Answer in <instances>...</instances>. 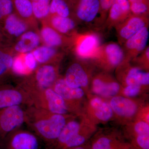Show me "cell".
Returning a JSON list of instances; mask_svg holds the SVG:
<instances>
[{
    "mask_svg": "<svg viewBox=\"0 0 149 149\" xmlns=\"http://www.w3.org/2000/svg\"><path fill=\"white\" fill-rule=\"evenodd\" d=\"M110 104L112 109L120 116L130 117L134 115L137 111L136 104L123 97H114L112 99Z\"/></svg>",
    "mask_w": 149,
    "mask_h": 149,
    "instance_id": "obj_12",
    "label": "cell"
},
{
    "mask_svg": "<svg viewBox=\"0 0 149 149\" xmlns=\"http://www.w3.org/2000/svg\"><path fill=\"white\" fill-rule=\"evenodd\" d=\"M149 37L148 25L142 28L124 43L123 48L125 58L135 57L147 47Z\"/></svg>",
    "mask_w": 149,
    "mask_h": 149,
    "instance_id": "obj_4",
    "label": "cell"
},
{
    "mask_svg": "<svg viewBox=\"0 0 149 149\" xmlns=\"http://www.w3.org/2000/svg\"><path fill=\"white\" fill-rule=\"evenodd\" d=\"M131 13L135 15L149 14V0H128Z\"/></svg>",
    "mask_w": 149,
    "mask_h": 149,
    "instance_id": "obj_29",
    "label": "cell"
},
{
    "mask_svg": "<svg viewBox=\"0 0 149 149\" xmlns=\"http://www.w3.org/2000/svg\"><path fill=\"white\" fill-rule=\"evenodd\" d=\"M68 0H51L49 14L63 17H69L70 9L68 3Z\"/></svg>",
    "mask_w": 149,
    "mask_h": 149,
    "instance_id": "obj_27",
    "label": "cell"
},
{
    "mask_svg": "<svg viewBox=\"0 0 149 149\" xmlns=\"http://www.w3.org/2000/svg\"><path fill=\"white\" fill-rule=\"evenodd\" d=\"M71 2L75 16L83 22H92L99 15V0H71Z\"/></svg>",
    "mask_w": 149,
    "mask_h": 149,
    "instance_id": "obj_3",
    "label": "cell"
},
{
    "mask_svg": "<svg viewBox=\"0 0 149 149\" xmlns=\"http://www.w3.org/2000/svg\"><path fill=\"white\" fill-rule=\"evenodd\" d=\"M41 37L46 45L49 47H61L64 43V39L60 34L49 26L43 27L41 31Z\"/></svg>",
    "mask_w": 149,
    "mask_h": 149,
    "instance_id": "obj_18",
    "label": "cell"
},
{
    "mask_svg": "<svg viewBox=\"0 0 149 149\" xmlns=\"http://www.w3.org/2000/svg\"><path fill=\"white\" fill-rule=\"evenodd\" d=\"M128 0H116L110 9L107 21L110 25L117 26L131 14Z\"/></svg>",
    "mask_w": 149,
    "mask_h": 149,
    "instance_id": "obj_8",
    "label": "cell"
},
{
    "mask_svg": "<svg viewBox=\"0 0 149 149\" xmlns=\"http://www.w3.org/2000/svg\"><path fill=\"white\" fill-rule=\"evenodd\" d=\"M64 80L68 85L74 88L85 87L88 83V75L78 63H73L68 68Z\"/></svg>",
    "mask_w": 149,
    "mask_h": 149,
    "instance_id": "obj_9",
    "label": "cell"
},
{
    "mask_svg": "<svg viewBox=\"0 0 149 149\" xmlns=\"http://www.w3.org/2000/svg\"><path fill=\"white\" fill-rule=\"evenodd\" d=\"M30 1H32H32H38V0H30Z\"/></svg>",
    "mask_w": 149,
    "mask_h": 149,
    "instance_id": "obj_37",
    "label": "cell"
},
{
    "mask_svg": "<svg viewBox=\"0 0 149 149\" xmlns=\"http://www.w3.org/2000/svg\"><path fill=\"white\" fill-rule=\"evenodd\" d=\"M3 35L2 34L1 31V28H0V45L2 43V41L3 40Z\"/></svg>",
    "mask_w": 149,
    "mask_h": 149,
    "instance_id": "obj_35",
    "label": "cell"
},
{
    "mask_svg": "<svg viewBox=\"0 0 149 149\" xmlns=\"http://www.w3.org/2000/svg\"><path fill=\"white\" fill-rule=\"evenodd\" d=\"M71 149H85V148L84 147L80 146L76 147V148H73Z\"/></svg>",
    "mask_w": 149,
    "mask_h": 149,
    "instance_id": "obj_36",
    "label": "cell"
},
{
    "mask_svg": "<svg viewBox=\"0 0 149 149\" xmlns=\"http://www.w3.org/2000/svg\"><path fill=\"white\" fill-rule=\"evenodd\" d=\"M2 34L15 37H19L26 32L27 25L16 14L12 13L0 23Z\"/></svg>",
    "mask_w": 149,
    "mask_h": 149,
    "instance_id": "obj_7",
    "label": "cell"
},
{
    "mask_svg": "<svg viewBox=\"0 0 149 149\" xmlns=\"http://www.w3.org/2000/svg\"><path fill=\"white\" fill-rule=\"evenodd\" d=\"M80 129L79 123L75 121H71L65 125L57 139L59 144L63 146L68 141L80 135Z\"/></svg>",
    "mask_w": 149,
    "mask_h": 149,
    "instance_id": "obj_22",
    "label": "cell"
},
{
    "mask_svg": "<svg viewBox=\"0 0 149 149\" xmlns=\"http://www.w3.org/2000/svg\"><path fill=\"white\" fill-rule=\"evenodd\" d=\"M32 54L37 62L44 63L56 56L57 52L55 48L46 45L36 48Z\"/></svg>",
    "mask_w": 149,
    "mask_h": 149,
    "instance_id": "obj_25",
    "label": "cell"
},
{
    "mask_svg": "<svg viewBox=\"0 0 149 149\" xmlns=\"http://www.w3.org/2000/svg\"><path fill=\"white\" fill-rule=\"evenodd\" d=\"M100 47L99 36L95 33H88L80 37L77 41L76 52L80 58H93Z\"/></svg>",
    "mask_w": 149,
    "mask_h": 149,
    "instance_id": "obj_5",
    "label": "cell"
},
{
    "mask_svg": "<svg viewBox=\"0 0 149 149\" xmlns=\"http://www.w3.org/2000/svg\"><path fill=\"white\" fill-rule=\"evenodd\" d=\"M148 16V15H135L132 13L123 22L116 26L118 36L120 43L124 44L142 28L147 26Z\"/></svg>",
    "mask_w": 149,
    "mask_h": 149,
    "instance_id": "obj_1",
    "label": "cell"
},
{
    "mask_svg": "<svg viewBox=\"0 0 149 149\" xmlns=\"http://www.w3.org/2000/svg\"><path fill=\"white\" fill-rule=\"evenodd\" d=\"M45 96L49 109L52 112L61 115L66 112L67 108L64 99L55 91L51 89H47Z\"/></svg>",
    "mask_w": 149,
    "mask_h": 149,
    "instance_id": "obj_13",
    "label": "cell"
},
{
    "mask_svg": "<svg viewBox=\"0 0 149 149\" xmlns=\"http://www.w3.org/2000/svg\"><path fill=\"white\" fill-rule=\"evenodd\" d=\"M65 125V120L61 115L56 114L47 119L36 123L35 128L40 135L47 140H54L58 138Z\"/></svg>",
    "mask_w": 149,
    "mask_h": 149,
    "instance_id": "obj_2",
    "label": "cell"
},
{
    "mask_svg": "<svg viewBox=\"0 0 149 149\" xmlns=\"http://www.w3.org/2000/svg\"><path fill=\"white\" fill-rule=\"evenodd\" d=\"M23 56L24 63L29 71L35 70L37 68V61L32 53H27Z\"/></svg>",
    "mask_w": 149,
    "mask_h": 149,
    "instance_id": "obj_33",
    "label": "cell"
},
{
    "mask_svg": "<svg viewBox=\"0 0 149 149\" xmlns=\"http://www.w3.org/2000/svg\"><path fill=\"white\" fill-rule=\"evenodd\" d=\"M11 68L14 72L19 74H25L29 71L24 63V57L21 55L13 59Z\"/></svg>",
    "mask_w": 149,
    "mask_h": 149,
    "instance_id": "obj_31",
    "label": "cell"
},
{
    "mask_svg": "<svg viewBox=\"0 0 149 149\" xmlns=\"http://www.w3.org/2000/svg\"><path fill=\"white\" fill-rule=\"evenodd\" d=\"M136 142L141 149H149V126L146 123L140 122L135 126Z\"/></svg>",
    "mask_w": 149,
    "mask_h": 149,
    "instance_id": "obj_23",
    "label": "cell"
},
{
    "mask_svg": "<svg viewBox=\"0 0 149 149\" xmlns=\"http://www.w3.org/2000/svg\"><path fill=\"white\" fill-rule=\"evenodd\" d=\"M22 101V95L18 91L0 88V109L18 105Z\"/></svg>",
    "mask_w": 149,
    "mask_h": 149,
    "instance_id": "obj_15",
    "label": "cell"
},
{
    "mask_svg": "<svg viewBox=\"0 0 149 149\" xmlns=\"http://www.w3.org/2000/svg\"><path fill=\"white\" fill-rule=\"evenodd\" d=\"M93 58L104 59L111 66H117L125 59V54L120 45L111 42L101 46Z\"/></svg>",
    "mask_w": 149,
    "mask_h": 149,
    "instance_id": "obj_6",
    "label": "cell"
},
{
    "mask_svg": "<svg viewBox=\"0 0 149 149\" xmlns=\"http://www.w3.org/2000/svg\"><path fill=\"white\" fill-rule=\"evenodd\" d=\"M119 84L116 82L106 83L100 79H96L93 82L94 93L104 97L115 95L119 90Z\"/></svg>",
    "mask_w": 149,
    "mask_h": 149,
    "instance_id": "obj_17",
    "label": "cell"
},
{
    "mask_svg": "<svg viewBox=\"0 0 149 149\" xmlns=\"http://www.w3.org/2000/svg\"><path fill=\"white\" fill-rule=\"evenodd\" d=\"M125 82L127 85H149V73L142 71L138 68H133L128 72Z\"/></svg>",
    "mask_w": 149,
    "mask_h": 149,
    "instance_id": "obj_21",
    "label": "cell"
},
{
    "mask_svg": "<svg viewBox=\"0 0 149 149\" xmlns=\"http://www.w3.org/2000/svg\"><path fill=\"white\" fill-rule=\"evenodd\" d=\"M8 149H39V143L34 135L21 132L17 133L10 139Z\"/></svg>",
    "mask_w": 149,
    "mask_h": 149,
    "instance_id": "obj_10",
    "label": "cell"
},
{
    "mask_svg": "<svg viewBox=\"0 0 149 149\" xmlns=\"http://www.w3.org/2000/svg\"><path fill=\"white\" fill-rule=\"evenodd\" d=\"M54 68L51 65H45L39 68L36 73V80L41 88H47L52 84L56 78Z\"/></svg>",
    "mask_w": 149,
    "mask_h": 149,
    "instance_id": "obj_16",
    "label": "cell"
},
{
    "mask_svg": "<svg viewBox=\"0 0 149 149\" xmlns=\"http://www.w3.org/2000/svg\"><path fill=\"white\" fill-rule=\"evenodd\" d=\"M54 91L63 99L67 100L80 98L84 95V92L81 88L70 87L64 79H60L56 82Z\"/></svg>",
    "mask_w": 149,
    "mask_h": 149,
    "instance_id": "obj_14",
    "label": "cell"
},
{
    "mask_svg": "<svg viewBox=\"0 0 149 149\" xmlns=\"http://www.w3.org/2000/svg\"><path fill=\"white\" fill-rule=\"evenodd\" d=\"M51 22L52 28L61 34L69 33L75 27L74 20L69 17L53 15L51 18Z\"/></svg>",
    "mask_w": 149,
    "mask_h": 149,
    "instance_id": "obj_19",
    "label": "cell"
},
{
    "mask_svg": "<svg viewBox=\"0 0 149 149\" xmlns=\"http://www.w3.org/2000/svg\"><path fill=\"white\" fill-rule=\"evenodd\" d=\"M13 10L12 0H0V23L12 14Z\"/></svg>",
    "mask_w": 149,
    "mask_h": 149,
    "instance_id": "obj_30",
    "label": "cell"
},
{
    "mask_svg": "<svg viewBox=\"0 0 149 149\" xmlns=\"http://www.w3.org/2000/svg\"><path fill=\"white\" fill-rule=\"evenodd\" d=\"M40 42V36L32 31L24 32L15 46V50L19 53H27L35 49Z\"/></svg>",
    "mask_w": 149,
    "mask_h": 149,
    "instance_id": "obj_11",
    "label": "cell"
},
{
    "mask_svg": "<svg viewBox=\"0 0 149 149\" xmlns=\"http://www.w3.org/2000/svg\"><path fill=\"white\" fill-rule=\"evenodd\" d=\"M100 10L99 15L101 19H105L107 17L109 11L116 0H99Z\"/></svg>",
    "mask_w": 149,
    "mask_h": 149,
    "instance_id": "obj_32",
    "label": "cell"
},
{
    "mask_svg": "<svg viewBox=\"0 0 149 149\" xmlns=\"http://www.w3.org/2000/svg\"><path fill=\"white\" fill-rule=\"evenodd\" d=\"M91 105L95 111V115L100 120L107 121L112 116L111 107L100 98H95L92 100Z\"/></svg>",
    "mask_w": 149,
    "mask_h": 149,
    "instance_id": "obj_20",
    "label": "cell"
},
{
    "mask_svg": "<svg viewBox=\"0 0 149 149\" xmlns=\"http://www.w3.org/2000/svg\"><path fill=\"white\" fill-rule=\"evenodd\" d=\"M13 58L7 48L0 45V82L12 66Z\"/></svg>",
    "mask_w": 149,
    "mask_h": 149,
    "instance_id": "obj_24",
    "label": "cell"
},
{
    "mask_svg": "<svg viewBox=\"0 0 149 149\" xmlns=\"http://www.w3.org/2000/svg\"><path fill=\"white\" fill-rule=\"evenodd\" d=\"M51 1L38 0L32 2L34 16L37 19H42L47 16L49 14Z\"/></svg>",
    "mask_w": 149,
    "mask_h": 149,
    "instance_id": "obj_28",
    "label": "cell"
},
{
    "mask_svg": "<svg viewBox=\"0 0 149 149\" xmlns=\"http://www.w3.org/2000/svg\"><path fill=\"white\" fill-rule=\"evenodd\" d=\"M13 8L17 15L24 19L31 18L33 15L32 2L30 0H12Z\"/></svg>",
    "mask_w": 149,
    "mask_h": 149,
    "instance_id": "obj_26",
    "label": "cell"
},
{
    "mask_svg": "<svg viewBox=\"0 0 149 149\" xmlns=\"http://www.w3.org/2000/svg\"><path fill=\"white\" fill-rule=\"evenodd\" d=\"M141 88V85H128L124 89V94L128 97H134L139 94Z\"/></svg>",
    "mask_w": 149,
    "mask_h": 149,
    "instance_id": "obj_34",
    "label": "cell"
}]
</instances>
